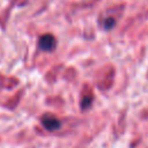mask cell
Instances as JSON below:
<instances>
[{
	"label": "cell",
	"instance_id": "6da1fadb",
	"mask_svg": "<svg viewBox=\"0 0 148 148\" xmlns=\"http://www.w3.org/2000/svg\"><path fill=\"white\" fill-rule=\"evenodd\" d=\"M42 124H43L44 128L50 132H54L61 127V121L56 116L49 114V113H46L42 117Z\"/></svg>",
	"mask_w": 148,
	"mask_h": 148
},
{
	"label": "cell",
	"instance_id": "7a4b0ae2",
	"mask_svg": "<svg viewBox=\"0 0 148 148\" xmlns=\"http://www.w3.org/2000/svg\"><path fill=\"white\" fill-rule=\"evenodd\" d=\"M39 49L43 50V51H53L56 49V45H57V40L56 38L50 35V34H46V35H43L40 38H39Z\"/></svg>",
	"mask_w": 148,
	"mask_h": 148
},
{
	"label": "cell",
	"instance_id": "3957f363",
	"mask_svg": "<svg viewBox=\"0 0 148 148\" xmlns=\"http://www.w3.org/2000/svg\"><path fill=\"white\" fill-rule=\"evenodd\" d=\"M92 104V97L91 96H86L81 101V109L82 110H88Z\"/></svg>",
	"mask_w": 148,
	"mask_h": 148
},
{
	"label": "cell",
	"instance_id": "277c9868",
	"mask_svg": "<svg viewBox=\"0 0 148 148\" xmlns=\"http://www.w3.org/2000/svg\"><path fill=\"white\" fill-rule=\"evenodd\" d=\"M114 24H116V21H114L113 18H111V17H109V18H106V20L104 21V28H105L106 30L112 29V28L114 27Z\"/></svg>",
	"mask_w": 148,
	"mask_h": 148
}]
</instances>
